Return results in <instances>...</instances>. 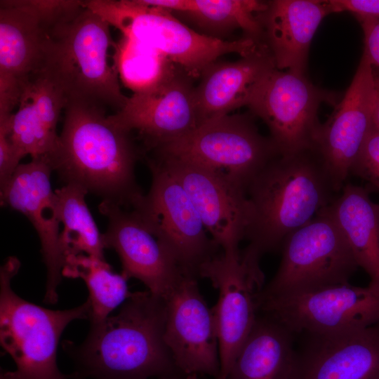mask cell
I'll use <instances>...</instances> for the list:
<instances>
[{
	"label": "cell",
	"instance_id": "obj_1",
	"mask_svg": "<svg viewBox=\"0 0 379 379\" xmlns=\"http://www.w3.org/2000/svg\"><path fill=\"white\" fill-rule=\"evenodd\" d=\"M165 298L148 290L132 293L119 312L90 323L81 344L62 343L76 369L69 379H166L185 376L164 340Z\"/></svg>",
	"mask_w": 379,
	"mask_h": 379
},
{
	"label": "cell",
	"instance_id": "obj_2",
	"mask_svg": "<svg viewBox=\"0 0 379 379\" xmlns=\"http://www.w3.org/2000/svg\"><path fill=\"white\" fill-rule=\"evenodd\" d=\"M139 156L133 133L107 115L105 108L69 102L49 161L65 184L79 185L130 208L144 194L135 175Z\"/></svg>",
	"mask_w": 379,
	"mask_h": 379
},
{
	"label": "cell",
	"instance_id": "obj_3",
	"mask_svg": "<svg viewBox=\"0 0 379 379\" xmlns=\"http://www.w3.org/2000/svg\"><path fill=\"white\" fill-rule=\"evenodd\" d=\"M334 194L314 150L276 156L246 190L251 222L246 248L261 258L281 247L288 235L331 202Z\"/></svg>",
	"mask_w": 379,
	"mask_h": 379
},
{
	"label": "cell",
	"instance_id": "obj_4",
	"mask_svg": "<svg viewBox=\"0 0 379 379\" xmlns=\"http://www.w3.org/2000/svg\"><path fill=\"white\" fill-rule=\"evenodd\" d=\"M110 25L85 6L73 18L49 31L41 74L65 95L67 102H84L120 111L125 96L115 65ZM39 73V74H40Z\"/></svg>",
	"mask_w": 379,
	"mask_h": 379
},
{
	"label": "cell",
	"instance_id": "obj_5",
	"mask_svg": "<svg viewBox=\"0 0 379 379\" xmlns=\"http://www.w3.org/2000/svg\"><path fill=\"white\" fill-rule=\"evenodd\" d=\"M20 267L16 257H9L0 269V343L16 365L1 373L5 379H69L58 367L59 340L70 322L89 319L90 301L53 310L24 300L11 287Z\"/></svg>",
	"mask_w": 379,
	"mask_h": 379
},
{
	"label": "cell",
	"instance_id": "obj_6",
	"mask_svg": "<svg viewBox=\"0 0 379 379\" xmlns=\"http://www.w3.org/2000/svg\"><path fill=\"white\" fill-rule=\"evenodd\" d=\"M84 6L117 28L123 36L159 51L191 77H200L222 55L234 53L244 57L263 45L250 37L229 41L198 33L171 12L141 0H90L84 1Z\"/></svg>",
	"mask_w": 379,
	"mask_h": 379
},
{
	"label": "cell",
	"instance_id": "obj_7",
	"mask_svg": "<svg viewBox=\"0 0 379 379\" xmlns=\"http://www.w3.org/2000/svg\"><path fill=\"white\" fill-rule=\"evenodd\" d=\"M281 248L279 266L262 290L259 305L290 293L348 283L359 267L327 206L288 235Z\"/></svg>",
	"mask_w": 379,
	"mask_h": 379
},
{
	"label": "cell",
	"instance_id": "obj_8",
	"mask_svg": "<svg viewBox=\"0 0 379 379\" xmlns=\"http://www.w3.org/2000/svg\"><path fill=\"white\" fill-rule=\"evenodd\" d=\"M218 173L246 190L279 152L250 118L227 114L202 123L186 135L153 150Z\"/></svg>",
	"mask_w": 379,
	"mask_h": 379
},
{
	"label": "cell",
	"instance_id": "obj_9",
	"mask_svg": "<svg viewBox=\"0 0 379 379\" xmlns=\"http://www.w3.org/2000/svg\"><path fill=\"white\" fill-rule=\"evenodd\" d=\"M149 192L130 208L158 238L178 265L199 277L201 266L219 254L187 193L161 164L147 157Z\"/></svg>",
	"mask_w": 379,
	"mask_h": 379
},
{
	"label": "cell",
	"instance_id": "obj_10",
	"mask_svg": "<svg viewBox=\"0 0 379 379\" xmlns=\"http://www.w3.org/2000/svg\"><path fill=\"white\" fill-rule=\"evenodd\" d=\"M265 314L293 335H331L379 324V286L349 282L290 293L262 301Z\"/></svg>",
	"mask_w": 379,
	"mask_h": 379
},
{
	"label": "cell",
	"instance_id": "obj_11",
	"mask_svg": "<svg viewBox=\"0 0 379 379\" xmlns=\"http://www.w3.org/2000/svg\"><path fill=\"white\" fill-rule=\"evenodd\" d=\"M325 101H332L331 95L304 74L274 67L258 82L246 106L266 124L279 154L286 155L312 149L321 125L318 108Z\"/></svg>",
	"mask_w": 379,
	"mask_h": 379
},
{
	"label": "cell",
	"instance_id": "obj_12",
	"mask_svg": "<svg viewBox=\"0 0 379 379\" xmlns=\"http://www.w3.org/2000/svg\"><path fill=\"white\" fill-rule=\"evenodd\" d=\"M260 260L246 249L237 258H227L221 251L199 270V277L208 279L219 293L212 308L219 346V379H227L256 321L264 288Z\"/></svg>",
	"mask_w": 379,
	"mask_h": 379
},
{
	"label": "cell",
	"instance_id": "obj_13",
	"mask_svg": "<svg viewBox=\"0 0 379 379\" xmlns=\"http://www.w3.org/2000/svg\"><path fill=\"white\" fill-rule=\"evenodd\" d=\"M183 187L222 254L239 258L251 222L246 190L224 176L178 158L153 154Z\"/></svg>",
	"mask_w": 379,
	"mask_h": 379
},
{
	"label": "cell",
	"instance_id": "obj_14",
	"mask_svg": "<svg viewBox=\"0 0 379 379\" xmlns=\"http://www.w3.org/2000/svg\"><path fill=\"white\" fill-rule=\"evenodd\" d=\"M373 68L363 53L354 78L329 119L321 124L313 148L333 190L340 192L373 126Z\"/></svg>",
	"mask_w": 379,
	"mask_h": 379
},
{
	"label": "cell",
	"instance_id": "obj_15",
	"mask_svg": "<svg viewBox=\"0 0 379 379\" xmlns=\"http://www.w3.org/2000/svg\"><path fill=\"white\" fill-rule=\"evenodd\" d=\"M164 298V340L178 369L185 376L201 373L219 379L214 313L199 291L197 277L185 274Z\"/></svg>",
	"mask_w": 379,
	"mask_h": 379
},
{
	"label": "cell",
	"instance_id": "obj_16",
	"mask_svg": "<svg viewBox=\"0 0 379 379\" xmlns=\"http://www.w3.org/2000/svg\"><path fill=\"white\" fill-rule=\"evenodd\" d=\"M190 78L176 67L157 86L134 93L111 116L132 133H138L147 150L180 138L199 125Z\"/></svg>",
	"mask_w": 379,
	"mask_h": 379
},
{
	"label": "cell",
	"instance_id": "obj_17",
	"mask_svg": "<svg viewBox=\"0 0 379 379\" xmlns=\"http://www.w3.org/2000/svg\"><path fill=\"white\" fill-rule=\"evenodd\" d=\"M99 211L108 220L105 247L117 252L127 280L137 279L152 294L164 298L188 274L133 210L102 200Z\"/></svg>",
	"mask_w": 379,
	"mask_h": 379
},
{
	"label": "cell",
	"instance_id": "obj_18",
	"mask_svg": "<svg viewBox=\"0 0 379 379\" xmlns=\"http://www.w3.org/2000/svg\"><path fill=\"white\" fill-rule=\"evenodd\" d=\"M53 171L48 157L20 164L7 184L0 190L1 204L20 212L30 221L39 236L46 268L44 301L55 304L62 279L64 257L60 246V220L51 185Z\"/></svg>",
	"mask_w": 379,
	"mask_h": 379
},
{
	"label": "cell",
	"instance_id": "obj_19",
	"mask_svg": "<svg viewBox=\"0 0 379 379\" xmlns=\"http://www.w3.org/2000/svg\"><path fill=\"white\" fill-rule=\"evenodd\" d=\"M49 31L28 11L0 1V117L13 113L25 84L41 72Z\"/></svg>",
	"mask_w": 379,
	"mask_h": 379
},
{
	"label": "cell",
	"instance_id": "obj_20",
	"mask_svg": "<svg viewBox=\"0 0 379 379\" xmlns=\"http://www.w3.org/2000/svg\"><path fill=\"white\" fill-rule=\"evenodd\" d=\"M294 379H379V324L331 335H305Z\"/></svg>",
	"mask_w": 379,
	"mask_h": 379
},
{
	"label": "cell",
	"instance_id": "obj_21",
	"mask_svg": "<svg viewBox=\"0 0 379 379\" xmlns=\"http://www.w3.org/2000/svg\"><path fill=\"white\" fill-rule=\"evenodd\" d=\"M330 13L328 1L267 2L260 18L266 46L278 69L304 74L311 41L322 20Z\"/></svg>",
	"mask_w": 379,
	"mask_h": 379
},
{
	"label": "cell",
	"instance_id": "obj_22",
	"mask_svg": "<svg viewBox=\"0 0 379 379\" xmlns=\"http://www.w3.org/2000/svg\"><path fill=\"white\" fill-rule=\"evenodd\" d=\"M67 103L63 93L42 74L25 85L18 108L8 121V136L20 159L27 155L50 159L58 145L57 124Z\"/></svg>",
	"mask_w": 379,
	"mask_h": 379
},
{
	"label": "cell",
	"instance_id": "obj_23",
	"mask_svg": "<svg viewBox=\"0 0 379 379\" xmlns=\"http://www.w3.org/2000/svg\"><path fill=\"white\" fill-rule=\"evenodd\" d=\"M274 67L266 44L237 61L211 64L194 87L199 125L246 105L258 82Z\"/></svg>",
	"mask_w": 379,
	"mask_h": 379
},
{
	"label": "cell",
	"instance_id": "obj_24",
	"mask_svg": "<svg viewBox=\"0 0 379 379\" xmlns=\"http://www.w3.org/2000/svg\"><path fill=\"white\" fill-rule=\"evenodd\" d=\"M293 335L260 312L227 379H294L297 351Z\"/></svg>",
	"mask_w": 379,
	"mask_h": 379
},
{
	"label": "cell",
	"instance_id": "obj_25",
	"mask_svg": "<svg viewBox=\"0 0 379 379\" xmlns=\"http://www.w3.org/2000/svg\"><path fill=\"white\" fill-rule=\"evenodd\" d=\"M371 190L346 182L327 209L345 236L370 284L379 286V204Z\"/></svg>",
	"mask_w": 379,
	"mask_h": 379
},
{
	"label": "cell",
	"instance_id": "obj_26",
	"mask_svg": "<svg viewBox=\"0 0 379 379\" xmlns=\"http://www.w3.org/2000/svg\"><path fill=\"white\" fill-rule=\"evenodd\" d=\"M88 192L74 184H65L54 190L55 201L62 230L60 246L65 258L81 253L105 260L102 234L100 233L86 203Z\"/></svg>",
	"mask_w": 379,
	"mask_h": 379
},
{
	"label": "cell",
	"instance_id": "obj_27",
	"mask_svg": "<svg viewBox=\"0 0 379 379\" xmlns=\"http://www.w3.org/2000/svg\"><path fill=\"white\" fill-rule=\"evenodd\" d=\"M62 277L81 279L88 290L91 303L90 323L105 319L132 294L127 279L122 274L112 271L106 261L95 256L81 253L65 258Z\"/></svg>",
	"mask_w": 379,
	"mask_h": 379
},
{
	"label": "cell",
	"instance_id": "obj_28",
	"mask_svg": "<svg viewBox=\"0 0 379 379\" xmlns=\"http://www.w3.org/2000/svg\"><path fill=\"white\" fill-rule=\"evenodd\" d=\"M267 8V2L257 0H188L186 11L179 14L213 38L240 28L248 37L260 41L263 36L260 15Z\"/></svg>",
	"mask_w": 379,
	"mask_h": 379
},
{
	"label": "cell",
	"instance_id": "obj_29",
	"mask_svg": "<svg viewBox=\"0 0 379 379\" xmlns=\"http://www.w3.org/2000/svg\"><path fill=\"white\" fill-rule=\"evenodd\" d=\"M115 50L119 76L133 93L157 86L177 66L159 51L124 36Z\"/></svg>",
	"mask_w": 379,
	"mask_h": 379
},
{
	"label": "cell",
	"instance_id": "obj_30",
	"mask_svg": "<svg viewBox=\"0 0 379 379\" xmlns=\"http://www.w3.org/2000/svg\"><path fill=\"white\" fill-rule=\"evenodd\" d=\"M39 20L49 30L69 20L84 6V1L77 0H8Z\"/></svg>",
	"mask_w": 379,
	"mask_h": 379
},
{
	"label": "cell",
	"instance_id": "obj_31",
	"mask_svg": "<svg viewBox=\"0 0 379 379\" xmlns=\"http://www.w3.org/2000/svg\"><path fill=\"white\" fill-rule=\"evenodd\" d=\"M351 174L367 181L371 190L379 191V131L373 126L352 168Z\"/></svg>",
	"mask_w": 379,
	"mask_h": 379
},
{
	"label": "cell",
	"instance_id": "obj_32",
	"mask_svg": "<svg viewBox=\"0 0 379 379\" xmlns=\"http://www.w3.org/2000/svg\"><path fill=\"white\" fill-rule=\"evenodd\" d=\"M9 117L0 118V189L9 181L21 160L8 136Z\"/></svg>",
	"mask_w": 379,
	"mask_h": 379
},
{
	"label": "cell",
	"instance_id": "obj_33",
	"mask_svg": "<svg viewBox=\"0 0 379 379\" xmlns=\"http://www.w3.org/2000/svg\"><path fill=\"white\" fill-rule=\"evenodd\" d=\"M363 33L364 53L371 65L379 67V20L371 17L356 16Z\"/></svg>",
	"mask_w": 379,
	"mask_h": 379
},
{
	"label": "cell",
	"instance_id": "obj_34",
	"mask_svg": "<svg viewBox=\"0 0 379 379\" xmlns=\"http://www.w3.org/2000/svg\"><path fill=\"white\" fill-rule=\"evenodd\" d=\"M331 13L348 11L355 16L379 20V0H329Z\"/></svg>",
	"mask_w": 379,
	"mask_h": 379
},
{
	"label": "cell",
	"instance_id": "obj_35",
	"mask_svg": "<svg viewBox=\"0 0 379 379\" xmlns=\"http://www.w3.org/2000/svg\"><path fill=\"white\" fill-rule=\"evenodd\" d=\"M374 103L373 109V126L379 131V71L373 69Z\"/></svg>",
	"mask_w": 379,
	"mask_h": 379
},
{
	"label": "cell",
	"instance_id": "obj_36",
	"mask_svg": "<svg viewBox=\"0 0 379 379\" xmlns=\"http://www.w3.org/2000/svg\"><path fill=\"white\" fill-rule=\"evenodd\" d=\"M185 379H198L197 374H190L185 376Z\"/></svg>",
	"mask_w": 379,
	"mask_h": 379
},
{
	"label": "cell",
	"instance_id": "obj_37",
	"mask_svg": "<svg viewBox=\"0 0 379 379\" xmlns=\"http://www.w3.org/2000/svg\"><path fill=\"white\" fill-rule=\"evenodd\" d=\"M185 376H174V377H171V378H166V379H185Z\"/></svg>",
	"mask_w": 379,
	"mask_h": 379
},
{
	"label": "cell",
	"instance_id": "obj_38",
	"mask_svg": "<svg viewBox=\"0 0 379 379\" xmlns=\"http://www.w3.org/2000/svg\"><path fill=\"white\" fill-rule=\"evenodd\" d=\"M0 379H5V378L4 377V375H3V374L1 373V372Z\"/></svg>",
	"mask_w": 379,
	"mask_h": 379
}]
</instances>
